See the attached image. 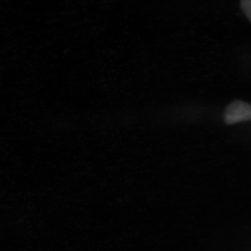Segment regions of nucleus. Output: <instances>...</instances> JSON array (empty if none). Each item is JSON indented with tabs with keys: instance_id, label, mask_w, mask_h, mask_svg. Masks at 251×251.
Masks as SVG:
<instances>
[{
	"instance_id": "f257e3e1",
	"label": "nucleus",
	"mask_w": 251,
	"mask_h": 251,
	"mask_svg": "<svg viewBox=\"0 0 251 251\" xmlns=\"http://www.w3.org/2000/svg\"><path fill=\"white\" fill-rule=\"evenodd\" d=\"M225 121L228 125L251 120V105L242 101L231 102L226 109Z\"/></svg>"
},
{
	"instance_id": "f03ea898",
	"label": "nucleus",
	"mask_w": 251,
	"mask_h": 251,
	"mask_svg": "<svg viewBox=\"0 0 251 251\" xmlns=\"http://www.w3.org/2000/svg\"><path fill=\"white\" fill-rule=\"evenodd\" d=\"M240 7L251 23V0H241Z\"/></svg>"
}]
</instances>
